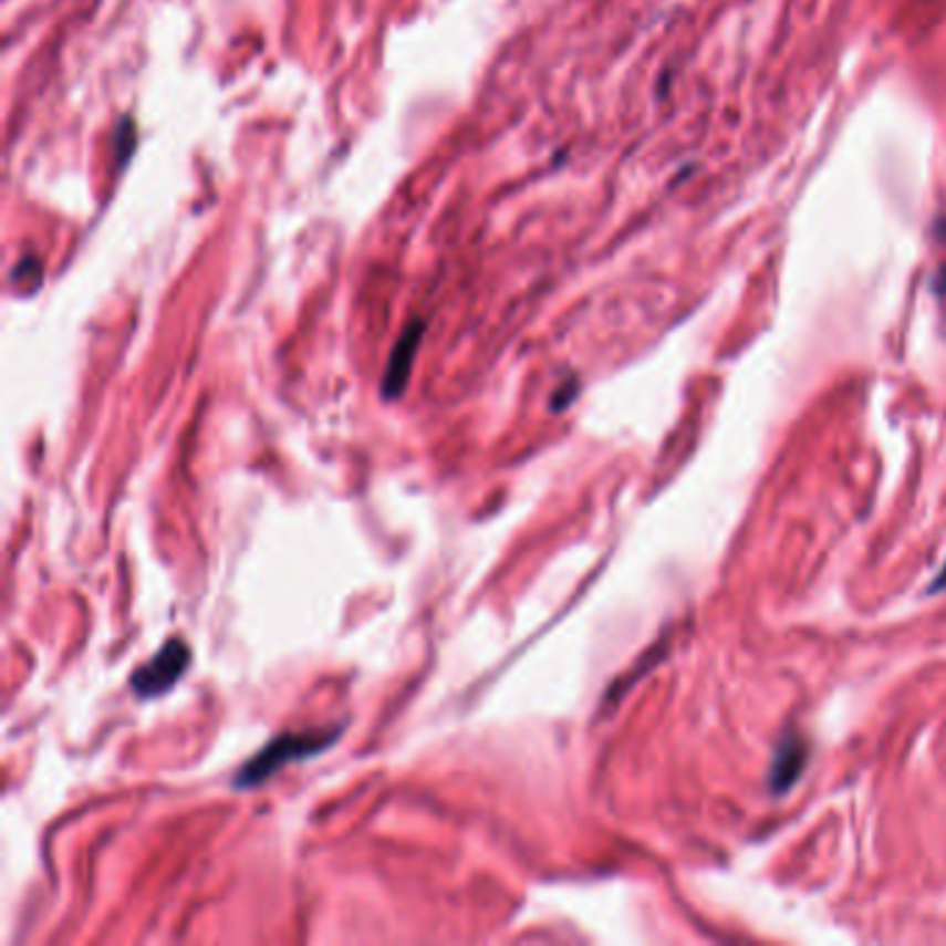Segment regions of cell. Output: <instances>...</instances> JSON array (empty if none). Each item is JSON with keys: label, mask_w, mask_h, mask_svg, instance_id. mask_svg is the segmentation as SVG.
I'll use <instances>...</instances> for the list:
<instances>
[{"label": "cell", "mask_w": 946, "mask_h": 946, "mask_svg": "<svg viewBox=\"0 0 946 946\" xmlns=\"http://www.w3.org/2000/svg\"><path fill=\"white\" fill-rule=\"evenodd\" d=\"M29 276H34L37 281H42V264L34 259V256H29V259H23L18 267H14V270H12V283H14V287H20V281H23V289H25V278H29Z\"/></svg>", "instance_id": "8992f818"}, {"label": "cell", "mask_w": 946, "mask_h": 946, "mask_svg": "<svg viewBox=\"0 0 946 946\" xmlns=\"http://www.w3.org/2000/svg\"><path fill=\"white\" fill-rule=\"evenodd\" d=\"M189 664H193V649H189V644H186L184 638H169V642L162 644V649H158L150 661H145V664L131 675V688H134L136 697L142 699L162 697V694H167L169 688L186 675Z\"/></svg>", "instance_id": "7a4b0ae2"}, {"label": "cell", "mask_w": 946, "mask_h": 946, "mask_svg": "<svg viewBox=\"0 0 946 946\" xmlns=\"http://www.w3.org/2000/svg\"><path fill=\"white\" fill-rule=\"evenodd\" d=\"M808 761V749L805 741H802L800 736H786L783 741H780L778 752H775V763H772V791L775 794H783L786 789H791V786L797 783V778L802 775V769H805Z\"/></svg>", "instance_id": "277c9868"}, {"label": "cell", "mask_w": 946, "mask_h": 946, "mask_svg": "<svg viewBox=\"0 0 946 946\" xmlns=\"http://www.w3.org/2000/svg\"><path fill=\"white\" fill-rule=\"evenodd\" d=\"M940 589H946V563H944V570L938 572V578H935L933 586H929V592H940Z\"/></svg>", "instance_id": "52a82bcc"}, {"label": "cell", "mask_w": 946, "mask_h": 946, "mask_svg": "<svg viewBox=\"0 0 946 946\" xmlns=\"http://www.w3.org/2000/svg\"><path fill=\"white\" fill-rule=\"evenodd\" d=\"M423 333H425V322L417 320L403 331L401 339H397L395 350H392L389 355V364H386L384 384H381L386 401H395V397H401L403 392H406L408 377H412L414 358H417V347L419 342H423Z\"/></svg>", "instance_id": "3957f363"}, {"label": "cell", "mask_w": 946, "mask_h": 946, "mask_svg": "<svg viewBox=\"0 0 946 946\" xmlns=\"http://www.w3.org/2000/svg\"><path fill=\"white\" fill-rule=\"evenodd\" d=\"M112 145H114V164H117V169H125V164L131 162V156H134V150H136V123L134 119L131 117L119 119L117 128H114Z\"/></svg>", "instance_id": "5b68a950"}, {"label": "cell", "mask_w": 946, "mask_h": 946, "mask_svg": "<svg viewBox=\"0 0 946 946\" xmlns=\"http://www.w3.org/2000/svg\"><path fill=\"white\" fill-rule=\"evenodd\" d=\"M339 738V730H309V732H283L264 744L261 752H256L248 763L233 778V789H256L264 780H270L283 763L303 761L309 755L322 752Z\"/></svg>", "instance_id": "6da1fadb"}]
</instances>
